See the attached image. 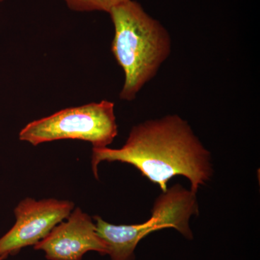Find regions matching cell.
Here are the masks:
<instances>
[{
	"label": "cell",
	"instance_id": "cell-1",
	"mask_svg": "<svg viewBox=\"0 0 260 260\" xmlns=\"http://www.w3.org/2000/svg\"><path fill=\"white\" fill-rule=\"evenodd\" d=\"M103 161L131 164L162 192L167 191L168 181L180 175L189 179L191 191L197 193L213 174L211 154L177 114L133 126L121 148H93L92 168L96 179L98 166Z\"/></svg>",
	"mask_w": 260,
	"mask_h": 260
},
{
	"label": "cell",
	"instance_id": "cell-2",
	"mask_svg": "<svg viewBox=\"0 0 260 260\" xmlns=\"http://www.w3.org/2000/svg\"><path fill=\"white\" fill-rule=\"evenodd\" d=\"M114 27L112 51L124 71L119 99L131 102L158 73L172 52V39L141 5L127 0L109 12Z\"/></svg>",
	"mask_w": 260,
	"mask_h": 260
},
{
	"label": "cell",
	"instance_id": "cell-3",
	"mask_svg": "<svg viewBox=\"0 0 260 260\" xmlns=\"http://www.w3.org/2000/svg\"><path fill=\"white\" fill-rule=\"evenodd\" d=\"M151 213L144 223L134 225H114L94 217L98 235L107 244L112 260H135L138 243L150 233L166 228H174L186 239H193L189 220L199 214L196 193L175 184L158 197Z\"/></svg>",
	"mask_w": 260,
	"mask_h": 260
},
{
	"label": "cell",
	"instance_id": "cell-4",
	"mask_svg": "<svg viewBox=\"0 0 260 260\" xmlns=\"http://www.w3.org/2000/svg\"><path fill=\"white\" fill-rule=\"evenodd\" d=\"M118 135L114 103L103 100L68 108L32 121L19 133V139L37 146L59 140L90 142L93 148L112 144Z\"/></svg>",
	"mask_w": 260,
	"mask_h": 260
},
{
	"label": "cell",
	"instance_id": "cell-5",
	"mask_svg": "<svg viewBox=\"0 0 260 260\" xmlns=\"http://www.w3.org/2000/svg\"><path fill=\"white\" fill-rule=\"evenodd\" d=\"M74 203L65 200L26 198L15 209L16 223L0 238V255H14L26 246L35 245L69 217Z\"/></svg>",
	"mask_w": 260,
	"mask_h": 260
},
{
	"label": "cell",
	"instance_id": "cell-6",
	"mask_svg": "<svg viewBox=\"0 0 260 260\" xmlns=\"http://www.w3.org/2000/svg\"><path fill=\"white\" fill-rule=\"evenodd\" d=\"M67 219L35 244L34 249L44 251L49 260H81L90 251L108 254L107 244L98 235L95 224L88 214L75 208Z\"/></svg>",
	"mask_w": 260,
	"mask_h": 260
},
{
	"label": "cell",
	"instance_id": "cell-7",
	"mask_svg": "<svg viewBox=\"0 0 260 260\" xmlns=\"http://www.w3.org/2000/svg\"><path fill=\"white\" fill-rule=\"evenodd\" d=\"M70 10L77 12H107L127 0H64Z\"/></svg>",
	"mask_w": 260,
	"mask_h": 260
},
{
	"label": "cell",
	"instance_id": "cell-8",
	"mask_svg": "<svg viewBox=\"0 0 260 260\" xmlns=\"http://www.w3.org/2000/svg\"><path fill=\"white\" fill-rule=\"evenodd\" d=\"M8 257V255H5V254H3V255H0V260H4Z\"/></svg>",
	"mask_w": 260,
	"mask_h": 260
},
{
	"label": "cell",
	"instance_id": "cell-9",
	"mask_svg": "<svg viewBox=\"0 0 260 260\" xmlns=\"http://www.w3.org/2000/svg\"><path fill=\"white\" fill-rule=\"evenodd\" d=\"M4 1V0H0V3H1V2H3Z\"/></svg>",
	"mask_w": 260,
	"mask_h": 260
}]
</instances>
